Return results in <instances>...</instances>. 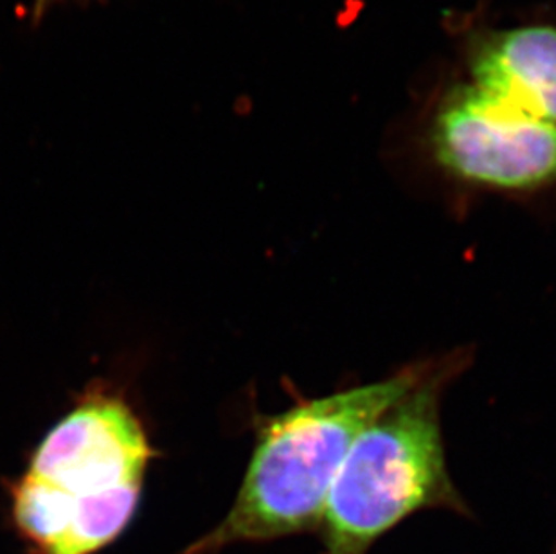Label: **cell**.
Instances as JSON below:
<instances>
[{
    "label": "cell",
    "instance_id": "obj_6",
    "mask_svg": "<svg viewBox=\"0 0 556 554\" xmlns=\"http://www.w3.org/2000/svg\"><path fill=\"white\" fill-rule=\"evenodd\" d=\"M51 2H54V0H37V10L42 11L43 8H48Z\"/></svg>",
    "mask_w": 556,
    "mask_h": 554
},
{
    "label": "cell",
    "instance_id": "obj_4",
    "mask_svg": "<svg viewBox=\"0 0 556 554\" xmlns=\"http://www.w3.org/2000/svg\"><path fill=\"white\" fill-rule=\"evenodd\" d=\"M435 166L457 182L497 193L556 186V125L484 95L472 84L448 90L429 128Z\"/></svg>",
    "mask_w": 556,
    "mask_h": 554
},
{
    "label": "cell",
    "instance_id": "obj_3",
    "mask_svg": "<svg viewBox=\"0 0 556 554\" xmlns=\"http://www.w3.org/2000/svg\"><path fill=\"white\" fill-rule=\"evenodd\" d=\"M470 362L468 350L438 356L432 372L353 441L323 513L326 554H364L418 509H463L446 465L441 398Z\"/></svg>",
    "mask_w": 556,
    "mask_h": 554
},
{
    "label": "cell",
    "instance_id": "obj_1",
    "mask_svg": "<svg viewBox=\"0 0 556 554\" xmlns=\"http://www.w3.org/2000/svg\"><path fill=\"white\" fill-rule=\"evenodd\" d=\"M153 457L119 394L87 392L49 430L11 487V517L29 554H94L125 531Z\"/></svg>",
    "mask_w": 556,
    "mask_h": 554
},
{
    "label": "cell",
    "instance_id": "obj_2",
    "mask_svg": "<svg viewBox=\"0 0 556 554\" xmlns=\"http://www.w3.org/2000/svg\"><path fill=\"white\" fill-rule=\"evenodd\" d=\"M435 358L415 362L377 382L326 396L301 398L257 424L248 474L231 512L185 554L308 531L323 522L337 471L353 441L432 372Z\"/></svg>",
    "mask_w": 556,
    "mask_h": 554
},
{
    "label": "cell",
    "instance_id": "obj_5",
    "mask_svg": "<svg viewBox=\"0 0 556 554\" xmlns=\"http://www.w3.org/2000/svg\"><path fill=\"white\" fill-rule=\"evenodd\" d=\"M468 65L481 92L556 125V26L486 33L473 43Z\"/></svg>",
    "mask_w": 556,
    "mask_h": 554
}]
</instances>
